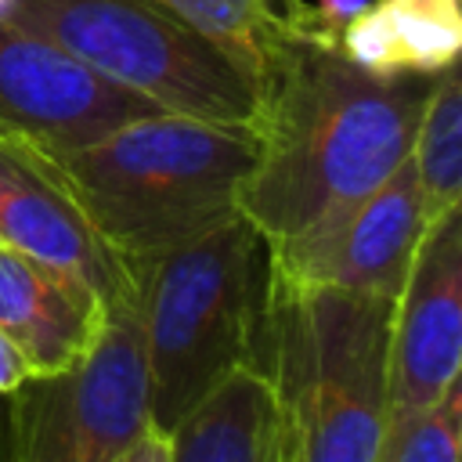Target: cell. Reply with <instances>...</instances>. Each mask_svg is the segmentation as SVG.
Returning <instances> with one entry per match:
<instances>
[{"label": "cell", "instance_id": "cell-1", "mask_svg": "<svg viewBox=\"0 0 462 462\" xmlns=\"http://www.w3.org/2000/svg\"><path fill=\"white\" fill-rule=\"evenodd\" d=\"M437 72H372L310 29L260 79L256 159L238 213L285 242L379 188L411 152Z\"/></svg>", "mask_w": 462, "mask_h": 462}, {"label": "cell", "instance_id": "cell-2", "mask_svg": "<svg viewBox=\"0 0 462 462\" xmlns=\"http://www.w3.org/2000/svg\"><path fill=\"white\" fill-rule=\"evenodd\" d=\"M148 375L152 426L170 430L227 375L260 372L267 350L274 260L242 217L130 263Z\"/></svg>", "mask_w": 462, "mask_h": 462}, {"label": "cell", "instance_id": "cell-3", "mask_svg": "<svg viewBox=\"0 0 462 462\" xmlns=\"http://www.w3.org/2000/svg\"><path fill=\"white\" fill-rule=\"evenodd\" d=\"M54 159L97 235L130 267L238 213L256 137L253 126L141 112Z\"/></svg>", "mask_w": 462, "mask_h": 462}, {"label": "cell", "instance_id": "cell-4", "mask_svg": "<svg viewBox=\"0 0 462 462\" xmlns=\"http://www.w3.org/2000/svg\"><path fill=\"white\" fill-rule=\"evenodd\" d=\"M393 300L274 274L267 375L289 462H375L390 419Z\"/></svg>", "mask_w": 462, "mask_h": 462}, {"label": "cell", "instance_id": "cell-5", "mask_svg": "<svg viewBox=\"0 0 462 462\" xmlns=\"http://www.w3.org/2000/svg\"><path fill=\"white\" fill-rule=\"evenodd\" d=\"M4 18L155 112L256 123L260 79L152 0H11Z\"/></svg>", "mask_w": 462, "mask_h": 462}, {"label": "cell", "instance_id": "cell-6", "mask_svg": "<svg viewBox=\"0 0 462 462\" xmlns=\"http://www.w3.org/2000/svg\"><path fill=\"white\" fill-rule=\"evenodd\" d=\"M148 430L134 292L108 307L101 339L76 368L29 375L7 397V462H116Z\"/></svg>", "mask_w": 462, "mask_h": 462}, {"label": "cell", "instance_id": "cell-7", "mask_svg": "<svg viewBox=\"0 0 462 462\" xmlns=\"http://www.w3.org/2000/svg\"><path fill=\"white\" fill-rule=\"evenodd\" d=\"M422 227L426 213L415 166L404 159L368 195L271 245L274 274L296 285H328L343 292L397 300Z\"/></svg>", "mask_w": 462, "mask_h": 462}, {"label": "cell", "instance_id": "cell-8", "mask_svg": "<svg viewBox=\"0 0 462 462\" xmlns=\"http://www.w3.org/2000/svg\"><path fill=\"white\" fill-rule=\"evenodd\" d=\"M0 245L79 278L108 307L134 292L130 267L83 213L54 152L25 134H0Z\"/></svg>", "mask_w": 462, "mask_h": 462}, {"label": "cell", "instance_id": "cell-9", "mask_svg": "<svg viewBox=\"0 0 462 462\" xmlns=\"http://www.w3.org/2000/svg\"><path fill=\"white\" fill-rule=\"evenodd\" d=\"M462 372V206L419 235L390 314V415L440 401Z\"/></svg>", "mask_w": 462, "mask_h": 462}, {"label": "cell", "instance_id": "cell-10", "mask_svg": "<svg viewBox=\"0 0 462 462\" xmlns=\"http://www.w3.org/2000/svg\"><path fill=\"white\" fill-rule=\"evenodd\" d=\"M141 112L155 108L0 14V134H25L47 152H69Z\"/></svg>", "mask_w": 462, "mask_h": 462}, {"label": "cell", "instance_id": "cell-11", "mask_svg": "<svg viewBox=\"0 0 462 462\" xmlns=\"http://www.w3.org/2000/svg\"><path fill=\"white\" fill-rule=\"evenodd\" d=\"M108 321V303L79 278L0 245V332L32 375L76 368Z\"/></svg>", "mask_w": 462, "mask_h": 462}, {"label": "cell", "instance_id": "cell-12", "mask_svg": "<svg viewBox=\"0 0 462 462\" xmlns=\"http://www.w3.org/2000/svg\"><path fill=\"white\" fill-rule=\"evenodd\" d=\"M173 462H289V440L267 375L242 368L173 430Z\"/></svg>", "mask_w": 462, "mask_h": 462}, {"label": "cell", "instance_id": "cell-13", "mask_svg": "<svg viewBox=\"0 0 462 462\" xmlns=\"http://www.w3.org/2000/svg\"><path fill=\"white\" fill-rule=\"evenodd\" d=\"M336 47L372 72H440L462 51V4L375 0L336 32Z\"/></svg>", "mask_w": 462, "mask_h": 462}, {"label": "cell", "instance_id": "cell-14", "mask_svg": "<svg viewBox=\"0 0 462 462\" xmlns=\"http://www.w3.org/2000/svg\"><path fill=\"white\" fill-rule=\"evenodd\" d=\"M177 22L191 25L256 79H263L289 43L310 29H321L307 0H152Z\"/></svg>", "mask_w": 462, "mask_h": 462}, {"label": "cell", "instance_id": "cell-15", "mask_svg": "<svg viewBox=\"0 0 462 462\" xmlns=\"http://www.w3.org/2000/svg\"><path fill=\"white\" fill-rule=\"evenodd\" d=\"M426 224L462 206V76L458 61L433 76L408 152Z\"/></svg>", "mask_w": 462, "mask_h": 462}, {"label": "cell", "instance_id": "cell-16", "mask_svg": "<svg viewBox=\"0 0 462 462\" xmlns=\"http://www.w3.org/2000/svg\"><path fill=\"white\" fill-rule=\"evenodd\" d=\"M375 462H462V383L426 408L390 415Z\"/></svg>", "mask_w": 462, "mask_h": 462}, {"label": "cell", "instance_id": "cell-17", "mask_svg": "<svg viewBox=\"0 0 462 462\" xmlns=\"http://www.w3.org/2000/svg\"><path fill=\"white\" fill-rule=\"evenodd\" d=\"M29 365L22 357V350L0 332V397H11L25 379H29Z\"/></svg>", "mask_w": 462, "mask_h": 462}, {"label": "cell", "instance_id": "cell-18", "mask_svg": "<svg viewBox=\"0 0 462 462\" xmlns=\"http://www.w3.org/2000/svg\"><path fill=\"white\" fill-rule=\"evenodd\" d=\"M116 462H173V444H170V437L166 433H159L155 426L144 433V437H137Z\"/></svg>", "mask_w": 462, "mask_h": 462}, {"label": "cell", "instance_id": "cell-19", "mask_svg": "<svg viewBox=\"0 0 462 462\" xmlns=\"http://www.w3.org/2000/svg\"><path fill=\"white\" fill-rule=\"evenodd\" d=\"M368 4H372V0H318V4H310V7H314L318 25L336 36V32H339L354 14H361Z\"/></svg>", "mask_w": 462, "mask_h": 462}, {"label": "cell", "instance_id": "cell-20", "mask_svg": "<svg viewBox=\"0 0 462 462\" xmlns=\"http://www.w3.org/2000/svg\"><path fill=\"white\" fill-rule=\"evenodd\" d=\"M0 462H7V397H0Z\"/></svg>", "mask_w": 462, "mask_h": 462}, {"label": "cell", "instance_id": "cell-21", "mask_svg": "<svg viewBox=\"0 0 462 462\" xmlns=\"http://www.w3.org/2000/svg\"><path fill=\"white\" fill-rule=\"evenodd\" d=\"M7 4H11V0H0V14H4V7H7Z\"/></svg>", "mask_w": 462, "mask_h": 462}]
</instances>
